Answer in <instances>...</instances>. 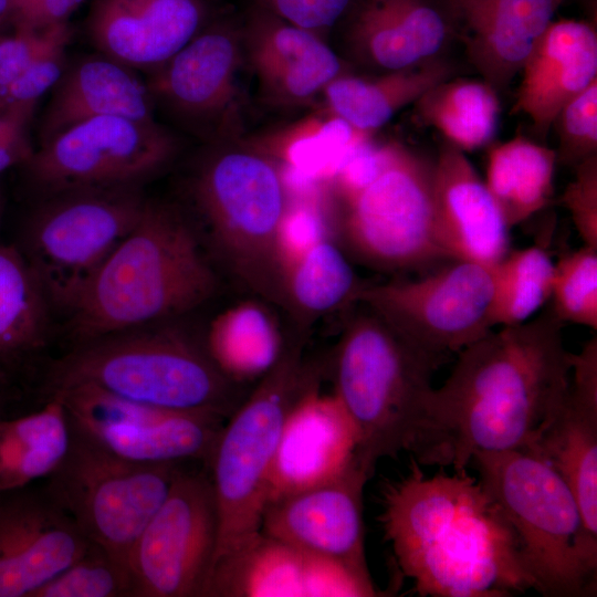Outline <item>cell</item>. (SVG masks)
I'll return each mask as SVG.
<instances>
[{"mask_svg": "<svg viewBox=\"0 0 597 597\" xmlns=\"http://www.w3.org/2000/svg\"><path fill=\"white\" fill-rule=\"evenodd\" d=\"M546 310L501 326L457 353L451 374L428 392L410 452L420 465L467 469L478 452L526 451L566 390L572 355Z\"/></svg>", "mask_w": 597, "mask_h": 597, "instance_id": "6da1fadb", "label": "cell"}, {"mask_svg": "<svg viewBox=\"0 0 597 597\" xmlns=\"http://www.w3.org/2000/svg\"><path fill=\"white\" fill-rule=\"evenodd\" d=\"M377 516L398 569L419 596L503 597L536 590L502 506L467 469L408 471L379 489Z\"/></svg>", "mask_w": 597, "mask_h": 597, "instance_id": "7a4b0ae2", "label": "cell"}, {"mask_svg": "<svg viewBox=\"0 0 597 597\" xmlns=\"http://www.w3.org/2000/svg\"><path fill=\"white\" fill-rule=\"evenodd\" d=\"M219 277L197 229L146 200L142 213L70 312L81 342L182 316L207 303Z\"/></svg>", "mask_w": 597, "mask_h": 597, "instance_id": "3957f363", "label": "cell"}, {"mask_svg": "<svg viewBox=\"0 0 597 597\" xmlns=\"http://www.w3.org/2000/svg\"><path fill=\"white\" fill-rule=\"evenodd\" d=\"M95 386L139 405L227 420L248 392L216 364L205 341L174 327H138L81 342L49 373L50 394Z\"/></svg>", "mask_w": 597, "mask_h": 597, "instance_id": "277c9868", "label": "cell"}, {"mask_svg": "<svg viewBox=\"0 0 597 597\" xmlns=\"http://www.w3.org/2000/svg\"><path fill=\"white\" fill-rule=\"evenodd\" d=\"M359 305L334 350L333 396L354 428L355 457L373 476L380 459L410 452L432 375L446 357L413 344Z\"/></svg>", "mask_w": 597, "mask_h": 597, "instance_id": "5b68a950", "label": "cell"}, {"mask_svg": "<svg viewBox=\"0 0 597 597\" xmlns=\"http://www.w3.org/2000/svg\"><path fill=\"white\" fill-rule=\"evenodd\" d=\"M308 335L290 331L275 364L227 419L208 463L219 534L213 563L261 533L273 464L287 421L320 387L321 366L307 360Z\"/></svg>", "mask_w": 597, "mask_h": 597, "instance_id": "8992f818", "label": "cell"}, {"mask_svg": "<svg viewBox=\"0 0 597 597\" xmlns=\"http://www.w3.org/2000/svg\"><path fill=\"white\" fill-rule=\"evenodd\" d=\"M191 193L213 260L242 290L282 307L281 232L292 200L282 166L254 150L221 149L199 166Z\"/></svg>", "mask_w": 597, "mask_h": 597, "instance_id": "52a82bcc", "label": "cell"}, {"mask_svg": "<svg viewBox=\"0 0 597 597\" xmlns=\"http://www.w3.org/2000/svg\"><path fill=\"white\" fill-rule=\"evenodd\" d=\"M513 526L536 591L579 597L596 590L597 538L562 476L527 451L478 452L471 463Z\"/></svg>", "mask_w": 597, "mask_h": 597, "instance_id": "ba28073f", "label": "cell"}, {"mask_svg": "<svg viewBox=\"0 0 597 597\" xmlns=\"http://www.w3.org/2000/svg\"><path fill=\"white\" fill-rule=\"evenodd\" d=\"M433 172L434 160L392 143L370 182L333 193V220L348 258L381 272L416 270L448 259L436 235Z\"/></svg>", "mask_w": 597, "mask_h": 597, "instance_id": "9c48e42d", "label": "cell"}, {"mask_svg": "<svg viewBox=\"0 0 597 597\" xmlns=\"http://www.w3.org/2000/svg\"><path fill=\"white\" fill-rule=\"evenodd\" d=\"M70 429L66 453L45 478L43 491L90 542L128 563L135 541L184 464L129 461L71 422Z\"/></svg>", "mask_w": 597, "mask_h": 597, "instance_id": "30bf717a", "label": "cell"}, {"mask_svg": "<svg viewBox=\"0 0 597 597\" xmlns=\"http://www.w3.org/2000/svg\"><path fill=\"white\" fill-rule=\"evenodd\" d=\"M146 199L138 187L53 193L29 232L31 271L55 306L74 308L102 264L137 222Z\"/></svg>", "mask_w": 597, "mask_h": 597, "instance_id": "8fae6325", "label": "cell"}, {"mask_svg": "<svg viewBox=\"0 0 597 597\" xmlns=\"http://www.w3.org/2000/svg\"><path fill=\"white\" fill-rule=\"evenodd\" d=\"M493 265L452 260L415 280L362 285L363 304L419 347L447 357L489 333Z\"/></svg>", "mask_w": 597, "mask_h": 597, "instance_id": "7c38bea8", "label": "cell"}, {"mask_svg": "<svg viewBox=\"0 0 597 597\" xmlns=\"http://www.w3.org/2000/svg\"><path fill=\"white\" fill-rule=\"evenodd\" d=\"M218 534L209 469L181 467L129 553L134 597H203Z\"/></svg>", "mask_w": 597, "mask_h": 597, "instance_id": "4fadbf2b", "label": "cell"}, {"mask_svg": "<svg viewBox=\"0 0 597 597\" xmlns=\"http://www.w3.org/2000/svg\"><path fill=\"white\" fill-rule=\"evenodd\" d=\"M177 150L175 137L154 119L102 116L81 122L41 144L25 163L52 193L138 187Z\"/></svg>", "mask_w": 597, "mask_h": 597, "instance_id": "5bb4252c", "label": "cell"}, {"mask_svg": "<svg viewBox=\"0 0 597 597\" xmlns=\"http://www.w3.org/2000/svg\"><path fill=\"white\" fill-rule=\"evenodd\" d=\"M70 422L111 452L140 463L208 467L224 420L157 409L80 384L54 390Z\"/></svg>", "mask_w": 597, "mask_h": 597, "instance_id": "9a60e30c", "label": "cell"}, {"mask_svg": "<svg viewBox=\"0 0 597 597\" xmlns=\"http://www.w3.org/2000/svg\"><path fill=\"white\" fill-rule=\"evenodd\" d=\"M370 478L354 457L324 481L269 499L261 531L373 583L365 555L363 503Z\"/></svg>", "mask_w": 597, "mask_h": 597, "instance_id": "2e32d148", "label": "cell"}, {"mask_svg": "<svg viewBox=\"0 0 597 597\" xmlns=\"http://www.w3.org/2000/svg\"><path fill=\"white\" fill-rule=\"evenodd\" d=\"M88 544L43 490L0 492V597H33Z\"/></svg>", "mask_w": 597, "mask_h": 597, "instance_id": "e0dca14e", "label": "cell"}, {"mask_svg": "<svg viewBox=\"0 0 597 597\" xmlns=\"http://www.w3.org/2000/svg\"><path fill=\"white\" fill-rule=\"evenodd\" d=\"M551 465L572 490L597 538V339L572 355L569 378L553 418L526 450Z\"/></svg>", "mask_w": 597, "mask_h": 597, "instance_id": "ac0fdd59", "label": "cell"}, {"mask_svg": "<svg viewBox=\"0 0 597 597\" xmlns=\"http://www.w3.org/2000/svg\"><path fill=\"white\" fill-rule=\"evenodd\" d=\"M342 565L296 549L262 531L212 565L203 597L352 596Z\"/></svg>", "mask_w": 597, "mask_h": 597, "instance_id": "d6986e66", "label": "cell"}, {"mask_svg": "<svg viewBox=\"0 0 597 597\" xmlns=\"http://www.w3.org/2000/svg\"><path fill=\"white\" fill-rule=\"evenodd\" d=\"M433 212L448 260L494 265L510 250V227L485 182L463 151L447 142L434 160Z\"/></svg>", "mask_w": 597, "mask_h": 597, "instance_id": "ffe728a7", "label": "cell"}, {"mask_svg": "<svg viewBox=\"0 0 597 597\" xmlns=\"http://www.w3.org/2000/svg\"><path fill=\"white\" fill-rule=\"evenodd\" d=\"M207 14L205 0H95L87 31L101 54L155 70L205 27Z\"/></svg>", "mask_w": 597, "mask_h": 597, "instance_id": "44dd1931", "label": "cell"}, {"mask_svg": "<svg viewBox=\"0 0 597 597\" xmlns=\"http://www.w3.org/2000/svg\"><path fill=\"white\" fill-rule=\"evenodd\" d=\"M566 0H447L451 30L496 92L509 86Z\"/></svg>", "mask_w": 597, "mask_h": 597, "instance_id": "7402d4cb", "label": "cell"}, {"mask_svg": "<svg viewBox=\"0 0 597 597\" xmlns=\"http://www.w3.org/2000/svg\"><path fill=\"white\" fill-rule=\"evenodd\" d=\"M242 32L229 23L203 27L146 84L155 96L190 119L228 115L237 96Z\"/></svg>", "mask_w": 597, "mask_h": 597, "instance_id": "603a6c76", "label": "cell"}, {"mask_svg": "<svg viewBox=\"0 0 597 597\" xmlns=\"http://www.w3.org/2000/svg\"><path fill=\"white\" fill-rule=\"evenodd\" d=\"M242 32L243 48L263 93L300 105L342 75V63L321 35L256 7Z\"/></svg>", "mask_w": 597, "mask_h": 597, "instance_id": "cb8c5ba5", "label": "cell"}, {"mask_svg": "<svg viewBox=\"0 0 597 597\" xmlns=\"http://www.w3.org/2000/svg\"><path fill=\"white\" fill-rule=\"evenodd\" d=\"M521 72L515 112L525 114L544 138L561 109L597 78V32L593 24L552 21Z\"/></svg>", "mask_w": 597, "mask_h": 597, "instance_id": "d4e9b609", "label": "cell"}, {"mask_svg": "<svg viewBox=\"0 0 597 597\" xmlns=\"http://www.w3.org/2000/svg\"><path fill=\"white\" fill-rule=\"evenodd\" d=\"M347 15L350 46L386 72L437 57L451 32L447 13L430 0H355Z\"/></svg>", "mask_w": 597, "mask_h": 597, "instance_id": "484cf974", "label": "cell"}, {"mask_svg": "<svg viewBox=\"0 0 597 597\" xmlns=\"http://www.w3.org/2000/svg\"><path fill=\"white\" fill-rule=\"evenodd\" d=\"M356 434L345 411L320 387L292 412L273 464L269 499L318 483L355 457ZM269 501V500H268Z\"/></svg>", "mask_w": 597, "mask_h": 597, "instance_id": "4316f807", "label": "cell"}, {"mask_svg": "<svg viewBox=\"0 0 597 597\" xmlns=\"http://www.w3.org/2000/svg\"><path fill=\"white\" fill-rule=\"evenodd\" d=\"M122 116L151 121V95L133 69L103 54L65 67L42 117L41 144L91 118Z\"/></svg>", "mask_w": 597, "mask_h": 597, "instance_id": "83f0119b", "label": "cell"}, {"mask_svg": "<svg viewBox=\"0 0 597 597\" xmlns=\"http://www.w3.org/2000/svg\"><path fill=\"white\" fill-rule=\"evenodd\" d=\"M451 74V64L434 57L374 78L342 74L323 92L333 115L370 134Z\"/></svg>", "mask_w": 597, "mask_h": 597, "instance_id": "f1b7e54d", "label": "cell"}, {"mask_svg": "<svg viewBox=\"0 0 597 597\" xmlns=\"http://www.w3.org/2000/svg\"><path fill=\"white\" fill-rule=\"evenodd\" d=\"M360 287L343 248L323 237L286 264L281 308L292 321L291 329L308 334L320 317L355 304Z\"/></svg>", "mask_w": 597, "mask_h": 597, "instance_id": "f546056e", "label": "cell"}, {"mask_svg": "<svg viewBox=\"0 0 597 597\" xmlns=\"http://www.w3.org/2000/svg\"><path fill=\"white\" fill-rule=\"evenodd\" d=\"M70 436L65 408L55 395L34 412L0 418V492L46 478L66 453Z\"/></svg>", "mask_w": 597, "mask_h": 597, "instance_id": "4dcf8cb0", "label": "cell"}, {"mask_svg": "<svg viewBox=\"0 0 597 597\" xmlns=\"http://www.w3.org/2000/svg\"><path fill=\"white\" fill-rule=\"evenodd\" d=\"M556 163L555 150L522 136L490 149L484 182L510 228L548 205Z\"/></svg>", "mask_w": 597, "mask_h": 597, "instance_id": "1f68e13d", "label": "cell"}, {"mask_svg": "<svg viewBox=\"0 0 597 597\" xmlns=\"http://www.w3.org/2000/svg\"><path fill=\"white\" fill-rule=\"evenodd\" d=\"M284 339L263 302L247 301L218 315L203 341L219 368L245 386L275 364Z\"/></svg>", "mask_w": 597, "mask_h": 597, "instance_id": "d6a6232c", "label": "cell"}, {"mask_svg": "<svg viewBox=\"0 0 597 597\" xmlns=\"http://www.w3.org/2000/svg\"><path fill=\"white\" fill-rule=\"evenodd\" d=\"M498 92L485 81L448 78L415 104L419 118L462 151L486 146L499 121Z\"/></svg>", "mask_w": 597, "mask_h": 597, "instance_id": "836d02e7", "label": "cell"}, {"mask_svg": "<svg viewBox=\"0 0 597 597\" xmlns=\"http://www.w3.org/2000/svg\"><path fill=\"white\" fill-rule=\"evenodd\" d=\"M554 264L538 245L509 250L493 265L492 326L528 321L551 297Z\"/></svg>", "mask_w": 597, "mask_h": 597, "instance_id": "e575fe53", "label": "cell"}, {"mask_svg": "<svg viewBox=\"0 0 597 597\" xmlns=\"http://www.w3.org/2000/svg\"><path fill=\"white\" fill-rule=\"evenodd\" d=\"M43 293L32 273L12 252L0 250V348L35 342L42 331Z\"/></svg>", "mask_w": 597, "mask_h": 597, "instance_id": "d590c367", "label": "cell"}, {"mask_svg": "<svg viewBox=\"0 0 597 597\" xmlns=\"http://www.w3.org/2000/svg\"><path fill=\"white\" fill-rule=\"evenodd\" d=\"M33 597H134V580L127 562L90 542L78 558Z\"/></svg>", "mask_w": 597, "mask_h": 597, "instance_id": "8d00e7d4", "label": "cell"}, {"mask_svg": "<svg viewBox=\"0 0 597 597\" xmlns=\"http://www.w3.org/2000/svg\"><path fill=\"white\" fill-rule=\"evenodd\" d=\"M549 301L561 323L597 329V249L584 244L559 258Z\"/></svg>", "mask_w": 597, "mask_h": 597, "instance_id": "74e56055", "label": "cell"}, {"mask_svg": "<svg viewBox=\"0 0 597 597\" xmlns=\"http://www.w3.org/2000/svg\"><path fill=\"white\" fill-rule=\"evenodd\" d=\"M72 35L69 21L41 30L30 63L9 87L0 109L18 107L34 112L39 98L54 87L66 67V49Z\"/></svg>", "mask_w": 597, "mask_h": 597, "instance_id": "f35d334b", "label": "cell"}, {"mask_svg": "<svg viewBox=\"0 0 597 597\" xmlns=\"http://www.w3.org/2000/svg\"><path fill=\"white\" fill-rule=\"evenodd\" d=\"M557 161L576 166L597 155V78L573 97L558 113Z\"/></svg>", "mask_w": 597, "mask_h": 597, "instance_id": "ab89813d", "label": "cell"}, {"mask_svg": "<svg viewBox=\"0 0 597 597\" xmlns=\"http://www.w3.org/2000/svg\"><path fill=\"white\" fill-rule=\"evenodd\" d=\"M574 179L562 196L585 245L597 249V155L575 166Z\"/></svg>", "mask_w": 597, "mask_h": 597, "instance_id": "60d3db41", "label": "cell"}, {"mask_svg": "<svg viewBox=\"0 0 597 597\" xmlns=\"http://www.w3.org/2000/svg\"><path fill=\"white\" fill-rule=\"evenodd\" d=\"M355 0H255L256 7L321 35L347 15Z\"/></svg>", "mask_w": 597, "mask_h": 597, "instance_id": "b9f144b4", "label": "cell"}, {"mask_svg": "<svg viewBox=\"0 0 597 597\" xmlns=\"http://www.w3.org/2000/svg\"><path fill=\"white\" fill-rule=\"evenodd\" d=\"M41 31L14 28L12 34H0V107L9 87L30 63Z\"/></svg>", "mask_w": 597, "mask_h": 597, "instance_id": "7bdbcfd3", "label": "cell"}, {"mask_svg": "<svg viewBox=\"0 0 597 597\" xmlns=\"http://www.w3.org/2000/svg\"><path fill=\"white\" fill-rule=\"evenodd\" d=\"M33 111L8 107L0 109V174L32 155L27 135Z\"/></svg>", "mask_w": 597, "mask_h": 597, "instance_id": "ee69618b", "label": "cell"}, {"mask_svg": "<svg viewBox=\"0 0 597 597\" xmlns=\"http://www.w3.org/2000/svg\"><path fill=\"white\" fill-rule=\"evenodd\" d=\"M84 0H32L12 20L14 28L41 31L66 22Z\"/></svg>", "mask_w": 597, "mask_h": 597, "instance_id": "f6af8a7d", "label": "cell"}, {"mask_svg": "<svg viewBox=\"0 0 597 597\" xmlns=\"http://www.w3.org/2000/svg\"><path fill=\"white\" fill-rule=\"evenodd\" d=\"M11 22L10 0H0V27Z\"/></svg>", "mask_w": 597, "mask_h": 597, "instance_id": "bcb514c9", "label": "cell"}, {"mask_svg": "<svg viewBox=\"0 0 597 597\" xmlns=\"http://www.w3.org/2000/svg\"><path fill=\"white\" fill-rule=\"evenodd\" d=\"M32 0H10L11 22L13 18L22 11Z\"/></svg>", "mask_w": 597, "mask_h": 597, "instance_id": "7dc6e473", "label": "cell"}, {"mask_svg": "<svg viewBox=\"0 0 597 597\" xmlns=\"http://www.w3.org/2000/svg\"><path fill=\"white\" fill-rule=\"evenodd\" d=\"M1 418V417H0Z\"/></svg>", "mask_w": 597, "mask_h": 597, "instance_id": "c3c4849f", "label": "cell"}]
</instances>
